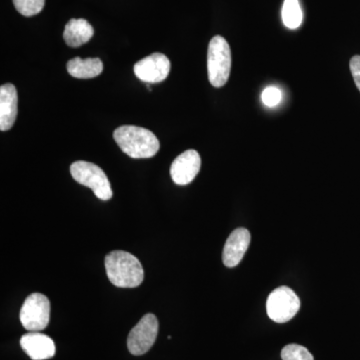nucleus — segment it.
<instances>
[{"instance_id": "20e7f679", "label": "nucleus", "mask_w": 360, "mask_h": 360, "mask_svg": "<svg viewBox=\"0 0 360 360\" xmlns=\"http://www.w3.org/2000/svg\"><path fill=\"white\" fill-rule=\"evenodd\" d=\"M70 174L78 184L89 187L99 200H110L112 198L110 180L103 170L94 163L77 161L71 165Z\"/></svg>"}, {"instance_id": "6ab92c4d", "label": "nucleus", "mask_w": 360, "mask_h": 360, "mask_svg": "<svg viewBox=\"0 0 360 360\" xmlns=\"http://www.w3.org/2000/svg\"><path fill=\"white\" fill-rule=\"evenodd\" d=\"M350 70L354 77L355 84L360 91V56H355L350 60Z\"/></svg>"}, {"instance_id": "2eb2a0df", "label": "nucleus", "mask_w": 360, "mask_h": 360, "mask_svg": "<svg viewBox=\"0 0 360 360\" xmlns=\"http://www.w3.org/2000/svg\"><path fill=\"white\" fill-rule=\"evenodd\" d=\"M284 25L290 30H296L302 23V11L298 0H284L283 7Z\"/></svg>"}, {"instance_id": "f257e3e1", "label": "nucleus", "mask_w": 360, "mask_h": 360, "mask_svg": "<svg viewBox=\"0 0 360 360\" xmlns=\"http://www.w3.org/2000/svg\"><path fill=\"white\" fill-rule=\"evenodd\" d=\"M105 269L110 283L117 288H134L143 281L141 262L127 251H111L105 257Z\"/></svg>"}, {"instance_id": "a211bd4d", "label": "nucleus", "mask_w": 360, "mask_h": 360, "mask_svg": "<svg viewBox=\"0 0 360 360\" xmlns=\"http://www.w3.org/2000/svg\"><path fill=\"white\" fill-rule=\"evenodd\" d=\"M281 98H283V94H281V89L274 86L266 87L262 94V103L269 108H274L279 104Z\"/></svg>"}, {"instance_id": "f3484780", "label": "nucleus", "mask_w": 360, "mask_h": 360, "mask_svg": "<svg viewBox=\"0 0 360 360\" xmlns=\"http://www.w3.org/2000/svg\"><path fill=\"white\" fill-rule=\"evenodd\" d=\"M283 360H314L309 349L300 345H288L281 350Z\"/></svg>"}, {"instance_id": "9b49d317", "label": "nucleus", "mask_w": 360, "mask_h": 360, "mask_svg": "<svg viewBox=\"0 0 360 360\" xmlns=\"http://www.w3.org/2000/svg\"><path fill=\"white\" fill-rule=\"evenodd\" d=\"M20 347L32 360L49 359L56 354L53 340L40 333H26L20 338Z\"/></svg>"}, {"instance_id": "1a4fd4ad", "label": "nucleus", "mask_w": 360, "mask_h": 360, "mask_svg": "<svg viewBox=\"0 0 360 360\" xmlns=\"http://www.w3.org/2000/svg\"><path fill=\"white\" fill-rule=\"evenodd\" d=\"M200 153L193 149H189L175 158L170 167V175L175 184L179 186H186L195 179L200 172Z\"/></svg>"}, {"instance_id": "39448f33", "label": "nucleus", "mask_w": 360, "mask_h": 360, "mask_svg": "<svg viewBox=\"0 0 360 360\" xmlns=\"http://www.w3.org/2000/svg\"><path fill=\"white\" fill-rule=\"evenodd\" d=\"M51 302L41 293H32L26 298L20 309L21 324L30 333H39L49 326Z\"/></svg>"}, {"instance_id": "f03ea898", "label": "nucleus", "mask_w": 360, "mask_h": 360, "mask_svg": "<svg viewBox=\"0 0 360 360\" xmlns=\"http://www.w3.org/2000/svg\"><path fill=\"white\" fill-rule=\"evenodd\" d=\"M115 141L125 155L132 158H153L160 150V141L150 130L134 125L115 129Z\"/></svg>"}, {"instance_id": "4468645a", "label": "nucleus", "mask_w": 360, "mask_h": 360, "mask_svg": "<svg viewBox=\"0 0 360 360\" xmlns=\"http://www.w3.org/2000/svg\"><path fill=\"white\" fill-rule=\"evenodd\" d=\"M103 70V61L99 58H75L68 63V71L71 77L89 79L101 75Z\"/></svg>"}, {"instance_id": "9d476101", "label": "nucleus", "mask_w": 360, "mask_h": 360, "mask_svg": "<svg viewBox=\"0 0 360 360\" xmlns=\"http://www.w3.org/2000/svg\"><path fill=\"white\" fill-rule=\"evenodd\" d=\"M250 232L246 229H238L231 232L225 243L222 260L226 267H236L240 264L250 245Z\"/></svg>"}, {"instance_id": "0eeeda50", "label": "nucleus", "mask_w": 360, "mask_h": 360, "mask_svg": "<svg viewBox=\"0 0 360 360\" xmlns=\"http://www.w3.org/2000/svg\"><path fill=\"white\" fill-rule=\"evenodd\" d=\"M158 333V321L155 314H148L131 329L127 338V347L130 354H146L155 345Z\"/></svg>"}, {"instance_id": "dca6fc26", "label": "nucleus", "mask_w": 360, "mask_h": 360, "mask_svg": "<svg viewBox=\"0 0 360 360\" xmlns=\"http://www.w3.org/2000/svg\"><path fill=\"white\" fill-rule=\"evenodd\" d=\"M13 4L21 15L30 18L41 13L45 0H13Z\"/></svg>"}, {"instance_id": "423d86ee", "label": "nucleus", "mask_w": 360, "mask_h": 360, "mask_svg": "<svg viewBox=\"0 0 360 360\" xmlns=\"http://www.w3.org/2000/svg\"><path fill=\"white\" fill-rule=\"evenodd\" d=\"M300 300L295 291L288 286H281L270 293L266 302L267 315L277 323H285L297 314Z\"/></svg>"}, {"instance_id": "6e6552de", "label": "nucleus", "mask_w": 360, "mask_h": 360, "mask_svg": "<svg viewBox=\"0 0 360 360\" xmlns=\"http://www.w3.org/2000/svg\"><path fill=\"white\" fill-rule=\"evenodd\" d=\"M134 75L141 82L158 84L167 79L170 71V60L162 53L151 54L135 63Z\"/></svg>"}, {"instance_id": "7ed1b4c3", "label": "nucleus", "mask_w": 360, "mask_h": 360, "mask_svg": "<svg viewBox=\"0 0 360 360\" xmlns=\"http://www.w3.org/2000/svg\"><path fill=\"white\" fill-rule=\"evenodd\" d=\"M231 51L226 40L220 35L213 37L208 45V79L213 87L224 86L231 75Z\"/></svg>"}, {"instance_id": "ddd939ff", "label": "nucleus", "mask_w": 360, "mask_h": 360, "mask_svg": "<svg viewBox=\"0 0 360 360\" xmlns=\"http://www.w3.org/2000/svg\"><path fill=\"white\" fill-rule=\"evenodd\" d=\"M94 30L89 21L84 18H72L66 23L63 39L70 47H79L92 39Z\"/></svg>"}, {"instance_id": "f8f14e48", "label": "nucleus", "mask_w": 360, "mask_h": 360, "mask_svg": "<svg viewBox=\"0 0 360 360\" xmlns=\"http://www.w3.org/2000/svg\"><path fill=\"white\" fill-rule=\"evenodd\" d=\"M18 96L15 86L6 84L0 87V130L7 131L18 117Z\"/></svg>"}]
</instances>
